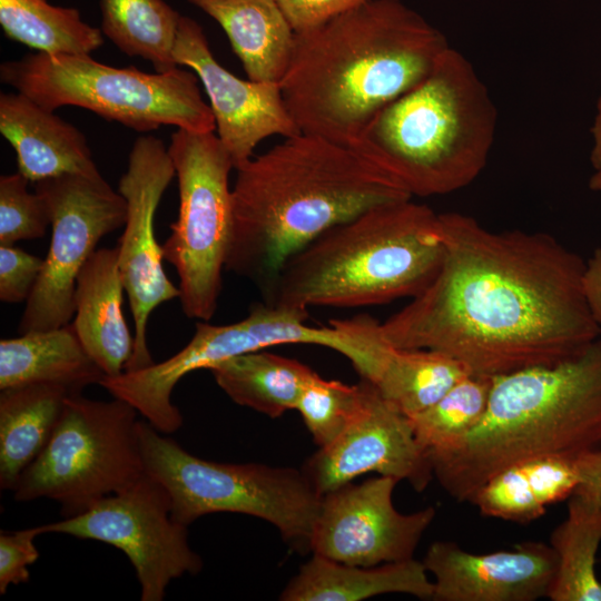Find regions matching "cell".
I'll list each match as a JSON object with an SVG mask.
<instances>
[{
	"label": "cell",
	"mask_w": 601,
	"mask_h": 601,
	"mask_svg": "<svg viewBox=\"0 0 601 601\" xmlns=\"http://www.w3.org/2000/svg\"><path fill=\"white\" fill-rule=\"evenodd\" d=\"M444 253L432 282L380 323L397 348H426L495 377L553 365L601 335L589 308L585 262L546 233L493 231L440 214Z\"/></svg>",
	"instance_id": "cell-1"
},
{
	"label": "cell",
	"mask_w": 601,
	"mask_h": 601,
	"mask_svg": "<svg viewBox=\"0 0 601 601\" xmlns=\"http://www.w3.org/2000/svg\"><path fill=\"white\" fill-rule=\"evenodd\" d=\"M225 269L265 288L331 227L412 195L358 149L299 132L236 168Z\"/></svg>",
	"instance_id": "cell-2"
},
{
	"label": "cell",
	"mask_w": 601,
	"mask_h": 601,
	"mask_svg": "<svg viewBox=\"0 0 601 601\" xmlns=\"http://www.w3.org/2000/svg\"><path fill=\"white\" fill-rule=\"evenodd\" d=\"M449 47L445 36L402 0H370L295 33L282 95L300 132L352 146Z\"/></svg>",
	"instance_id": "cell-3"
},
{
	"label": "cell",
	"mask_w": 601,
	"mask_h": 601,
	"mask_svg": "<svg viewBox=\"0 0 601 601\" xmlns=\"http://www.w3.org/2000/svg\"><path fill=\"white\" fill-rule=\"evenodd\" d=\"M601 446V335L577 355L492 377L484 416L453 451L430 456L434 477L470 502L516 463Z\"/></svg>",
	"instance_id": "cell-4"
},
{
	"label": "cell",
	"mask_w": 601,
	"mask_h": 601,
	"mask_svg": "<svg viewBox=\"0 0 601 601\" xmlns=\"http://www.w3.org/2000/svg\"><path fill=\"white\" fill-rule=\"evenodd\" d=\"M443 253L440 214L412 198L382 204L288 258L262 289L264 302L308 311L412 298L435 277Z\"/></svg>",
	"instance_id": "cell-5"
},
{
	"label": "cell",
	"mask_w": 601,
	"mask_h": 601,
	"mask_svg": "<svg viewBox=\"0 0 601 601\" xmlns=\"http://www.w3.org/2000/svg\"><path fill=\"white\" fill-rule=\"evenodd\" d=\"M497 111L471 62L449 47L415 87L381 109L352 145L411 195H446L484 169Z\"/></svg>",
	"instance_id": "cell-6"
},
{
	"label": "cell",
	"mask_w": 601,
	"mask_h": 601,
	"mask_svg": "<svg viewBox=\"0 0 601 601\" xmlns=\"http://www.w3.org/2000/svg\"><path fill=\"white\" fill-rule=\"evenodd\" d=\"M0 79L48 110L80 107L139 132L164 125L195 132L216 129L197 77L178 67L148 73L100 63L90 55L36 52L3 62Z\"/></svg>",
	"instance_id": "cell-7"
},
{
	"label": "cell",
	"mask_w": 601,
	"mask_h": 601,
	"mask_svg": "<svg viewBox=\"0 0 601 601\" xmlns=\"http://www.w3.org/2000/svg\"><path fill=\"white\" fill-rule=\"evenodd\" d=\"M137 431L145 473L167 490L176 522L188 526L206 514H246L273 524L293 549L311 552L322 495L303 470L207 461L149 422L139 420Z\"/></svg>",
	"instance_id": "cell-8"
},
{
	"label": "cell",
	"mask_w": 601,
	"mask_h": 601,
	"mask_svg": "<svg viewBox=\"0 0 601 601\" xmlns=\"http://www.w3.org/2000/svg\"><path fill=\"white\" fill-rule=\"evenodd\" d=\"M137 414L120 398L70 394L49 442L20 475L13 499H49L71 518L129 486L145 474Z\"/></svg>",
	"instance_id": "cell-9"
},
{
	"label": "cell",
	"mask_w": 601,
	"mask_h": 601,
	"mask_svg": "<svg viewBox=\"0 0 601 601\" xmlns=\"http://www.w3.org/2000/svg\"><path fill=\"white\" fill-rule=\"evenodd\" d=\"M178 181L179 208L161 245L179 278V302L188 318L215 314L233 227L230 155L213 132L178 129L168 147Z\"/></svg>",
	"instance_id": "cell-10"
},
{
	"label": "cell",
	"mask_w": 601,
	"mask_h": 601,
	"mask_svg": "<svg viewBox=\"0 0 601 601\" xmlns=\"http://www.w3.org/2000/svg\"><path fill=\"white\" fill-rule=\"evenodd\" d=\"M308 311L255 304L246 317L227 325L198 322L189 343L160 363L141 370L104 377L100 386L114 397L136 408L155 428L171 434L184 423L178 407L171 402L176 384L188 373L209 370L230 357L285 344L319 345L345 356L353 367L364 358L353 335L331 323L328 327L306 324Z\"/></svg>",
	"instance_id": "cell-11"
},
{
	"label": "cell",
	"mask_w": 601,
	"mask_h": 601,
	"mask_svg": "<svg viewBox=\"0 0 601 601\" xmlns=\"http://www.w3.org/2000/svg\"><path fill=\"white\" fill-rule=\"evenodd\" d=\"M45 200L51 240L43 268L26 302L20 334L62 327L75 315L77 277L99 240L124 226L125 197L100 173L65 174L35 183Z\"/></svg>",
	"instance_id": "cell-12"
},
{
	"label": "cell",
	"mask_w": 601,
	"mask_h": 601,
	"mask_svg": "<svg viewBox=\"0 0 601 601\" xmlns=\"http://www.w3.org/2000/svg\"><path fill=\"white\" fill-rule=\"evenodd\" d=\"M165 486L144 474L87 511L42 524V533L67 534L107 543L124 552L140 584L141 601H161L170 581L195 575L203 559L188 543L187 526L171 518Z\"/></svg>",
	"instance_id": "cell-13"
},
{
	"label": "cell",
	"mask_w": 601,
	"mask_h": 601,
	"mask_svg": "<svg viewBox=\"0 0 601 601\" xmlns=\"http://www.w3.org/2000/svg\"><path fill=\"white\" fill-rule=\"evenodd\" d=\"M175 176L164 142L154 136H139L118 183V191L127 203L125 228L117 246L118 267L135 324L134 353L124 372L154 364L147 344L149 316L160 304L179 298V288L162 267V247L155 235L157 207Z\"/></svg>",
	"instance_id": "cell-14"
},
{
	"label": "cell",
	"mask_w": 601,
	"mask_h": 601,
	"mask_svg": "<svg viewBox=\"0 0 601 601\" xmlns=\"http://www.w3.org/2000/svg\"><path fill=\"white\" fill-rule=\"evenodd\" d=\"M400 481L380 475L322 495L309 550L341 563L374 566L413 559L436 515L433 506L401 513L393 504Z\"/></svg>",
	"instance_id": "cell-15"
},
{
	"label": "cell",
	"mask_w": 601,
	"mask_h": 601,
	"mask_svg": "<svg viewBox=\"0 0 601 601\" xmlns=\"http://www.w3.org/2000/svg\"><path fill=\"white\" fill-rule=\"evenodd\" d=\"M364 382L361 407L329 444L307 459L302 470L324 495L357 476L375 472L423 491L434 477L431 460L418 445L411 421Z\"/></svg>",
	"instance_id": "cell-16"
},
{
	"label": "cell",
	"mask_w": 601,
	"mask_h": 601,
	"mask_svg": "<svg viewBox=\"0 0 601 601\" xmlns=\"http://www.w3.org/2000/svg\"><path fill=\"white\" fill-rule=\"evenodd\" d=\"M174 59L199 78L209 99L217 137L236 169L254 155L257 145L274 135L299 134L277 82L244 80L214 57L201 26L181 16Z\"/></svg>",
	"instance_id": "cell-17"
},
{
	"label": "cell",
	"mask_w": 601,
	"mask_h": 601,
	"mask_svg": "<svg viewBox=\"0 0 601 601\" xmlns=\"http://www.w3.org/2000/svg\"><path fill=\"white\" fill-rule=\"evenodd\" d=\"M422 562L434 578V601H535L549 597L558 570L555 552L541 541L489 553L435 541Z\"/></svg>",
	"instance_id": "cell-18"
},
{
	"label": "cell",
	"mask_w": 601,
	"mask_h": 601,
	"mask_svg": "<svg viewBox=\"0 0 601 601\" xmlns=\"http://www.w3.org/2000/svg\"><path fill=\"white\" fill-rule=\"evenodd\" d=\"M0 132L16 152L18 171L31 183L99 173L85 135L22 92L0 95Z\"/></svg>",
	"instance_id": "cell-19"
},
{
	"label": "cell",
	"mask_w": 601,
	"mask_h": 601,
	"mask_svg": "<svg viewBox=\"0 0 601 601\" xmlns=\"http://www.w3.org/2000/svg\"><path fill=\"white\" fill-rule=\"evenodd\" d=\"M124 292L117 247L97 249L76 280L72 325L106 377L124 373L134 353L135 337L122 312Z\"/></svg>",
	"instance_id": "cell-20"
},
{
	"label": "cell",
	"mask_w": 601,
	"mask_h": 601,
	"mask_svg": "<svg viewBox=\"0 0 601 601\" xmlns=\"http://www.w3.org/2000/svg\"><path fill=\"white\" fill-rule=\"evenodd\" d=\"M385 593L432 600L433 581L423 562L414 558L361 566L313 554L286 584L279 600L358 601Z\"/></svg>",
	"instance_id": "cell-21"
},
{
	"label": "cell",
	"mask_w": 601,
	"mask_h": 601,
	"mask_svg": "<svg viewBox=\"0 0 601 601\" xmlns=\"http://www.w3.org/2000/svg\"><path fill=\"white\" fill-rule=\"evenodd\" d=\"M225 31L248 79L277 82L290 61L295 32L277 0H187Z\"/></svg>",
	"instance_id": "cell-22"
},
{
	"label": "cell",
	"mask_w": 601,
	"mask_h": 601,
	"mask_svg": "<svg viewBox=\"0 0 601 601\" xmlns=\"http://www.w3.org/2000/svg\"><path fill=\"white\" fill-rule=\"evenodd\" d=\"M104 377L70 323L0 341V390L52 384L82 393L85 387L100 384Z\"/></svg>",
	"instance_id": "cell-23"
},
{
	"label": "cell",
	"mask_w": 601,
	"mask_h": 601,
	"mask_svg": "<svg viewBox=\"0 0 601 601\" xmlns=\"http://www.w3.org/2000/svg\"><path fill=\"white\" fill-rule=\"evenodd\" d=\"M578 483L574 457L533 459L493 475L470 502L484 516L525 524L544 515L550 504L569 499Z\"/></svg>",
	"instance_id": "cell-24"
},
{
	"label": "cell",
	"mask_w": 601,
	"mask_h": 601,
	"mask_svg": "<svg viewBox=\"0 0 601 601\" xmlns=\"http://www.w3.org/2000/svg\"><path fill=\"white\" fill-rule=\"evenodd\" d=\"M66 387L30 384L0 390V487L12 491L49 442L61 416Z\"/></svg>",
	"instance_id": "cell-25"
},
{
	"label": "cell",
	"mask_w": 601,
	"mask_h": 601,
	"mask_svg": "<svg viewBox=\"0 0 601 601\" xmlns=\"http://www.w3.org/2000/svg\"><path fill=\"white\" fill-rule=\"evenodd\" d=\"M208 371L233 402L270 418L295 410L302 392L317 374L297 359L263 349L221 361Z\"/></svg>",
	"instance_id": "cell-26"
},
{
	"label": "cell",
	"mask_w": 601,
	"mask_h": 601,
	"mask_svg": "<svg viewBox=\"0 0 601 601\" xmlns=\"http://www.w3.org/2000/svg\"><path fill=\"white\" fill-rule=\"evenodd\" d=\"M467 374L461 362L444 353L388 344L370 383L385 401L411 417L435 404Z\"/></svg>",
	"instance_id": "cell-27"
},
{
	"label": "cell",
	"mask_w": 601,
	"mask_h": 601,
	"mask_svg": "<svg viewBox=\"0 0 601 601\" xmlns=\"http://www.w3.org/2000/svg\"><path fill=\"white\" fill-rule=\"evenodd\" d=\"M568 502L566 518L550 535L558 559L549 593L552 601H601L597 554L601 544V506L577 494Z\"/></svg>",
	"instance_id": "cell-28"
},
{
	"label": "cell",
	"mask_w": 601,
	"mask_h": 601,
	"mask_svg": "<svg viewBox=\"0 0 601 601\" xmlns=\"http://www.w3.org/2000/svg\"><path fill=\"white\" fill-rule=\"evenodd\" d=\"M101 32L157 72L177 68L174 47L181 14L164 0H100Z\"/></svg>",
	"instance_id": "cell-29"
},
{
	"label": "cell",
	"mask_w": 601,
	"mask_h": 601,
	"mask_svg": "<svg viewBox=\"0 0 601 601\" xmlns=\"http://www.w3.org/2000/svg\"><path fill=\"white\" fill-rule=\"evenodd\" d=\"M0 26L7 38L48 55H90L104 43L78 9L47 0H0Z\"/></svg>",
	"instance_id": "cell-30"
},
{
	"label": "cell",
	"mask_w": 601,
	"mask_h": 601,
	"mask_svg": "<svg viewBox=\"0 0 601 601\" xmlns=\"http://www.w3.org/2000/svg\"><path fill=\"white\" fill-rule=\"evenodd\" d=\"M492 377L467 374L442 398L410 418L418 445L430 456L455 450L485 414Z\"/></svg>",
	"instance_id": "cell-31"
},
{
	"label": "cell",
	"mask_w": 601,
	"mask_h": 601,
	"mask_svg": "<svg viewBox=\"0 0 601 601\" xmlns=\"http://www.w3.org/2000/svg\"><path fill=\"white\" fill-rule=\"evenodd\" d=\"M365 386L325 380L316 374L296 404L307 430L318 447L334 441L354 417L364 398Z\"/></svg>",
	"instance_id": "cell-32"
},
{
	"label": "cell",
	"mask_w": 601,
	"mask_h": 601,
	"mask_svg": "<svg viewBox=\"0 0 601 601\" xmlns=\"http://www.w3.org/2000/svg\"><path fill=\"white\" fill-rule=\"evenodd\" d=\"M21 173L0 177V245L42 238L50 225L43 198L28 190Z\"/></svg>",
	"instance_id": "cell-33"
},
{
	"label": "cell",
	"mask_w": 601,
	"mask_h": 601,
	"mask_svg": "<svg viewBox=\"0 0 601 601\" xmlns=\"http://www.w3.org/2000/svg\"><path fill=\"white\" fill-rule=\"evenodd\" d=\"M45 258L29 254L13 245H0V299L17 304L30 297Z\"/></svg>",
	"instance_id": "cell-34"
},
{
	"label": "cell",
	"mask_w": 601,
	"mask_h": 601,
	"mask_svg": "<svg viewBox=\"0 0 601 601\" xmlns=\"http://www.w3.org/2000/svg\"><path fill=\"white\" fill-rule=\"evenodd\" d=\"M41 525L14 532H0V594L7 593L10 584L30 580L28 566L39 558L35 539L41 535Z\"/></svg>",
	"instance_id": "cell-35"
},
{
	"label": "cell",
	"mask_w": 601,
	"mask_h": 601,
	"mask_svg": "<svg viewBox=\"0 0 601 601\" xmlns=\"http://www.w3.org/2000/svg\"><path fill=\"white\" fill-rule=\"evenodd\" d=\"M370 0H277L295 33L317 28Z\"/></svg>",
	"instance_id": "cell-36"
},
{
	"label": "cell",
	"mask_w": 601,
	"mask_h": 601,
	"mask_svg": "<svg viewBox=\"0 0 601 601\" xmlns=\"http://www.w3.org/2000/svg\"><path fill=\"white\" fill-rule=\"evenodd\" d=\"M579 483L573 494L601 506V446L574 457Z\"/></svg>",
	"instance_id": "cell-37"
},
{
	"label": "cell",
	"mask_w": 601,
	"mask_h": 601,
	"mask_svg": "<svg viewBox=\"0 0 601 601\" xmlns=\"http://www.w3.org/2000/svg\"><path fill=\"white\" fill-rule=\"evenodd\" d=\"M583 288L591 314L601 327V247L585 262Z\"/></svg>",
	"instance_id": "cell-38"
},
{
	"label": "cell",
	"mask_w": 601,
	"mask_h": 601,
	"mask_svg": "<svg viewBox=\"0 0 601 601\" xmlns=\"http://www.w3.org/2000/svg\"><path fill=\"white\" fill-rule=\"evenodd\" d=\"M590 161L593 170L601 167V91L597 101L595 115L591 125Z\"/></svg>",
	"instance_id": "cell-39"
},
{
	"label": "cell",
	"mask_w": 601,
	"mask_h": 601,
	"mask_svg": "<svg viewBox=\"0 0 601 601\" xmlns=\"http://www.w3.org/2000/svg\"><path fill=\"white\" fill-rule=\"evenodd\" d=\"M589 188L593 191L601 193V167L593 170L589 179Z\"/></svg>",
	"instance_id": "cell-40"
}]
</instances>
